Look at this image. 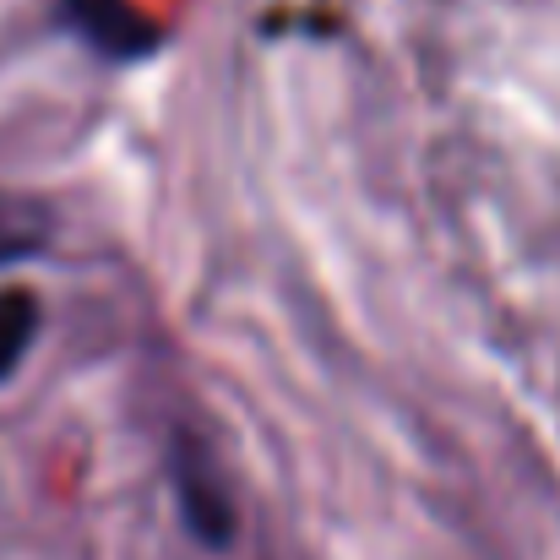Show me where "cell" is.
<instances>
[{"label": "cell", "mask_w": 560, "mask_h": 560, "mask_svg": "<svg viewBox=\"0 0 560 560\" xmlns=\"http://www.w3.org/2000/svg\"><path fill=\"white\" fill-rule=\"evenodd\" d=\"M38 327H44L38 294L22 289V283H5V289H0V381L16 375V365L27 360V349H33V338H38Z\"/></svg>", "instance_id": "3957f363"}, {"label": "cell", "mask_w": 560, "mask_h": 560, "mask_svg": "<svg viewBox=\"0 0 560 560\" xmlns=\"http://www.w3.org/2000/svg\"><path fill=\"white\" fill-rule=\"evenodd\" d=\"M60 22L109 60H142L159 44V22L137 0H60Z\"/></svg>", "instance_id": "6da1fadb"}, {"label": "cell", "mask_w": 560, "mask_h": 560, "mask_svg": "<svg viewBox=\"0 0 560 560\" xmlns=\"http://www.w3.org/2000/svg\"><path fill=\"white\" fill-rule=\"evenodd\" d=\"M49 245V212L33 196H11L0 190V267L27 261Z\"/></svg>", "instance_id": "277c9868"}, {"label": "cell", "mask_w": 560, "mask_h": 560, "mask_svg": "<svg viewBox=\"0 0 560 560\" xmlns=\"http://www.w3.org/2000/svg\"><path fill=\"white\" fill-rule=\"evenodd\" d=\"M175 485H180V512L196 528V539L201 545H229L234 539V506H229L218 463L196 441H180V452H175Z\"/></svg>", "instance_id": "7a4b0ae2"}]
</instances>
